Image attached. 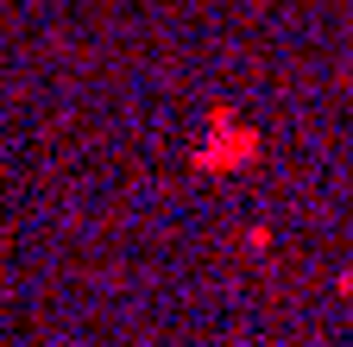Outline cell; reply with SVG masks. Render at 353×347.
<instances>
[{
    "instance_id": "6da1fadb",
    "label": "cell",
    "mask_w": 353,
    "mask_h": 347,
    "mask_svg": "<svg viewBox=\"0 0 353 347\" xmlns=\"http://www.w3.org/2000/svg\"><path fill=\"white\" fill-rule=\"evenodd\" d=\"M221 120V139H208L202 152H196V164L202 170H228V164H246L252 152H259V133H246V126H228V114H214Z\"/></svg>"
}]
</instances>
